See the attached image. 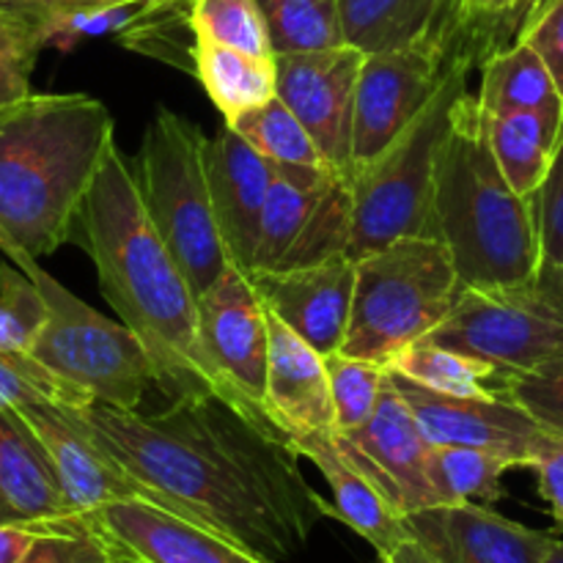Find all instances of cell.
I'll return each instance as SVG.
<instances>
[{"instance_id": "obj_38", "label": "cell", "mask_w": 563, "mask_h": 563, "mask_svg": "<svg viewBox=\"0 0 563 563\" xmlns=\"http://www.w3.org/2000/svg\"><path fill=\"white\" fill-rule=\"evenodd\" d=\"M31 401L82 407V401L31 352H0V410H20Z\"/></svg>"}, {"instance_id": "obj_19", "label": "cell", "mask_w": 563, "mask_h": 563, "mask_svg": "<svg viewBox=\"0 0 563 563\" xmlns=\"http://www.w3.org/2000/svg\"><path fill=\"white\" fill-rule=\"evenodd\" d=\"M207 174L214 220L229 247L231 264L251 273L262 209L275 176L273 163L240 132L223 126L207 141Z\"/></svg>"}, {"instance_id": "obj_8", "label": "cell", "mask_w": 563, "mask_h": 563, "mask_svg": "<svg viewBox=\"0 0 563 563\" xmlns=\"http://www.w3.org/2000/svg\"><path fill=\"white\" fill-rule=\"evenodd\" d=\"M14 262L42 291L47 306L31 355L47 366L82 405L102 401L119 410H137L148 385H154L152 361L126 324L113 322L60 286L38 258L14 256Z\"/></svg>"}, {"instance_id": "obj_18", "label": "cell", "mask_w": 563, "mask_h": 563, "mask_svg": "<svg viewBox=\"0 0 563 563\" xmlns=\"http://www.w3.org/2000/svg\"><path fill=\"white\" fill-rule=\"evenodd\" d=\"M269 313L322 355L341 352L355 297V258L335 256L286 273L251 275Z\"/></svg>"}, {"instance_id": "obj_31", "label": "cell", "mask_w": 563, "mask_h": 563, "mask_svg": "<svg viewBox=\"0 0 563 563\" xmlns=\"http://www.w3.org/2000/svg\"><path fill=\"white\" fill-rule=\"evenodd\" d=\"M526 0H451L445 16V47L471 66H482L495 49L515 42Z\"/></svg>"}, {"instance_id": "obj_50", "label": "cell", "mask_w": 563, "mask_h": 563, "mask_svg": "<svg viewBox=\"0 0 563 563\" xmlns=\"http://www.w3.org/2000/svg\"><path fill=\"white\" fill-rule=\"evenodd\" d=\"M377 563H390V561H388V559H385V555H379V561H377Z\"/></svg>"}, {"instance_id": "obj_36", "label": "cell", "mask_w": 563, "mask_h": 563, "mask_svg": "<svg viewBox=\"0 0 563 563\" xmlns=\"http://www.w3.org/2000/svg\"><path fill=\"white\" fill-rule=\"evenodd\" d=\"M44 317L38 286L14 262H0V352H31Z\"/></svg>"}, {"instance_id": "obj_42", "label": "cell", "mask_w": 563, "mask_h": 563, "mask_svg": "<svg viewBox=\"0 0 563 563\" xmlns=\"http://www.w3.org/2000/svg\"><path fill=\"white\" fill-rule=\"evenodd\" d=\"M537 214L544 258L563 267V124L559 143H555L553 165L537 196Z\"/></svg>"}, {"instance_id": "obj_40", "label": "cell", "mask_w": 563, "mask_h": 563, "mask_svg": "<svg viewBox=\"0 0 563 563\" xmlns=\"http://www.w3.org/2000/svg\"><path fill=\"white\" fill-rule=\"evenodd\" d=\"M113 544L97 528L80 522L44 531L22 563H113Z\"/></svg>"}, {"instance_id": "obj_16", "label": "cell", "mask_w": 563, "mask_h": 563, "mask_svg": "<svg viewBox=\"0 0 563 563\" xmlns=\"http://www.w3.org/2000/svg\"><path fill=\"white\" fill-rule=\"evenodd\" d=\"M407 533L434 563H544L555 537L482 504H440L405 517Z\"/></svg>"}, {"instance_id": "obj_17", "label": "cell", "mask_w": 563, "mask_h": 563, "mask_svg": "<svg viewBox=\"0 0 563 563\" xmlns=\"http://www.w3.org/2000/svg\"><path fill=\"white\" fill-rule=\"evenodd\" d=\"M119 553L141 563H267L231 539L152 500H119L88 520Z\"/></svg>"}, {"instance_id": "obj_28", "label": "cell", "mask_w": 563, "mask_h": 563, "mask_svg": "<svg viewBox=\"0 0 563 563\" xmlns=\"http://www.w3.org/2000/svg\"><path fill=\"white\" fill-rule=\"evenodd\" d=\"M515 462L471 445H432L429 478L440 504L493 506L504 498V473Z\"/></svg>"}, {"instance_id": "obj_7", "label": "cell", "mask_w": 563, "mask_h": 563, "mask_svg": "<svg viewBox=\"0 0 563 563\" xmlns=\"http://www.w3.org/2000/svg\"><path fill=\"white\" fill-rule=\"evenodd\" d=\"M207 141L201 126L157 108L137 154V187L154 229L198 297L231 267L209 192Z\"/></svg>"}, {"instance_id": "obj_51", "label": "cell", "mask_w": 563, "mask_h": 563, "mask_svg": "<svg viewBox=\"0 0 563 563\" xmlns=\"http://www.w3.org/2000/svg\"><path fill=\"white\" fill-rule=\"evenodd\" d=\"M555 531H561V533H563V526H555Z\"/></svg>"}, {"instance_id": "obj_2", "label": "cell", "mask_w": 563, "mask_h": 563, "mask_svg": "<svg viewBox=\"0 0 563 563\" xmlns=\"http://www.w3.org/2000/svg\"><path fill=\"white\" fill-rule=\"evenodd\" d=\"M77 231L97 267L104 300L146 350L159 394L170 401L218 396L275 427L273 418L251 405L209 361L198 328V295L154 229L137 176L115 143L88 187Z\"/></svg>"}, {"instance_id": "obj_22", "label": "cell", "mask_w": 563, "mask_h": 563, "mask_svg": "<svg viewBox=\"0 0 563 563\" xmlns=\"http://www.w3.org/2000/svg\"><path fill=\"white\" fill-rule=\"evenodd\" d=\"M289 443L300 454V460L311 462L330 484L335 520L361 533L377 550V555H388L396 544L410 537L405 517L346 460L344 451L335 443V432L289 434Z\"/></svg>"}, {"instance_id": "obj_6", "label": "cell", "mask_w": 563, "mask_h": 563, "mask_svg": "<svg viewBox=\"0 0 563 563\" xmlns=\"http://www.w3.org/2000/svg\"><path fill=\"white\" fill-rule=\"evenodd\" d=\"M471 69L473 66L465 58L449 55V69L438 97L374 163L350 179V258H361L405 236L434 240L440 152L449 137L456 102L467 93Z\"/></svg>"}, {"instance_id": "obj_23", "label": "cell", "mask_w": 563, "mask_h": 563, "mask_svg": "<svg viewBox=\"0 0 563 563\" xmlns=\"http://www.w3.org/2000/svg\"><path fill=\"white\" fill-rule=\"evenodd\" d=\"M449 3L451 0H339L346 44L366 55L432 42L445 47Z\"/></svg>"}, {"instance_id": "obj_13", "label": "cell", "mask_w": 563, "mask_h": 563, "mask_svg": "<svg viewBox=\"0 0 563 563\" xmlns=\"http://www.w3.org/2000/svg\"><path fill=\"white\" fill-rule=\"evenodd\" d=\"M198 328L218 372L251 405L267 412L269 313L251 275L231 264L198 297Z\"/></svg>"}, {"instance_id": "obj_27", "label": "cell", "mask_w": 563, "mask_h": 563, "mask_svg": "<svg viewBox=\"0 0 563 563\" xmlns=\"http://www.w3.org/2000/svg\"><path fill=\"white\" fill-rule=\"evenodd\" d=\"M487 115V135L500 170L520 196L537 198L553 165L563 119L531 110Z\"/></svg>"}, {"instance_id": "obj_25", "label": "cell", "mask_w": 563, "mask_h": 563, "mask_svg": "<svg viewBox=\"0 0 563 563\" xmlns=\"http://www.w3.org/2000/svg\"><path fill=\"white\" fill-rule=\"evenodd\" d=\"M476 99L484 113L531 110L563 119V93L553 71L548 69L542 55L520 38L495 49L484 60Z\"/></svg>"}, {"instance_id": "obj_24", "label": "cell", "mask_w": 563, "mask_h": 563, "mask_svg": "<svg viewBox=\"0 0 563 563\" xmlns=\"http://www.w3.org/2000/svg\"><path fill=\"white\" fill-rule=\"evenodd\" d=\"M273 168L275 176L262 209L256 253H253V264L247 275L280 273L284 269L286 256L295 247L302 223L311 214L319 192L333 176H339L330 168H308V165L273 163Z\"/></svg>"}, {"instance_id": "obj_43", "label": "cell", "mask_w": 563, "mask_h": 563, "mask_svg": "<svg viewBox=\"0 0 563 563\" xmlns=\"http://www.w3.org/2000/svg\"><path fill=\"white\" fill-rule=\"evenodd\" d=\"M531 471L537 473L539 493L548 500L555 526H563V438L550 440L548 449L533 460Z\"/></svg>"}, {"instance_id": "obj_15", "label": "cell", "mask_w": 563, "mask_h": 563, "mask_svg": "<svg viewBox=\"0 0 563 563\" xmlns=\"http://www.w3.org/2000/svg\"><path fill=\"white\" fill-rule=\"evenodd\" d=\"M20 412L47 449L66 500L80 520L88 522L99 509L119 500L154 504V495L86 432L69 405L31 401Z\"/></svg>"}, {"instance_id": "obj_20", "label": "cell", "mask_w": 563, "mask_h": 563, "mask_svg": "<svg viewBox=\"0 0 563 563\" xmlns=\"http://www.w3.org/2000/svg\"><path fill=\"white\" fill-rule=\"evenodd\" d=\"M47 449L20 410H0V526H80ZM88 526V522H86Z\"/></svg>"}, {"instance_id": "obj_9", "label": "cell", "mask_w": 563, "mask_h": 563, "mask_svg": "<svg viewBox=\"0 0 563 563\" xmlns=\"http://www.w3.org/2000/svg\"><path fill=\"white\" fill-rule=\"evenodd\" d=\"M423 341L489 363L504 377L561 361L563 267L544 258L520 284L462 289L454 311Z\"/></svg>"}, {"instance_id": "obj_3", "label": "cell", "mask_w": 563, "mask_h": 563, "mask_svg": "<svg viewBox=\"0 0 563 563\" xmlns=\"http://www.w3.org/2000/svg\"><path fill=\"white\" fill-rule=\"evenodd\" d=\"M88 93H31L0 110V253L42 258L75 240L86 192L113 146Z\"/></svg>"}, {"instance_id": "obj_37", "label": "cell", "mask_w": 563, "mask_h": 563, "mask_svg": "<svg viewBox=\"0 0 563 563\" xmlns=\"http://www.w3.org/2000/svg\"><path fill=\"white\" fill-rule=\"evenodd\" d=\"M38 25L0 3V110L31 97V75L42 49Z\"/></svg>"}, {"instance_id": "obj_33", "label": "cell", "mask_w": 563, "mask_h": 563, "mask_svg": "<svg viewBox=\"0 0 563 563\" xmlns=\"http://www.w3.org/2000/svg\"><path fill=\"white\" fill-rule=\"evenodd\" d=\"M231 130L240 132L258 154L280 165H308V168H330L324 154L319 152L311 132L302 126L295 110L280 97L269 99L262 108H253L231 121ZM333 170V168H330Z\"/></svg>"}, {"instance_id": "obj_47", "label": "cell", "mask_w": 563, "mask_h": 563, "mask_svg": "<svg viewBox=\"0 0 563 563\" xmlns=\"http://www.w3.org/2000/svg\"><path fill=\"white\" fill-rule=\"evenodd\" d=\"M544 563H563V542L561 539H555L553 548H550L548 559H544Z\"/></svg>"}, {"instance_id": "obj_10", "label": "cell", "mask_w": 563, "mask_h": 563, "mask_svg": "<svg viewBox=\"0 0 563 563\" xmlns=\"http://www.w3.org/2000/svg\"><path fill=\"white\" fill-rule=\"evenodd\" d=\"M445 69L449 49L434 42L363 58L352 121V176L374 163L429 108Z\"/></svg>"}, {"instance_id": "obj_11", "label": "cell", "mask_w": 563, "mask_h": 563, "mask_svg": "<svg viewBox=\"0 0 563 563\" xmlns=\"http://www.w3.org/2000/svg\"><path fill=\"white\" fill-rule=\"evenodd\" d=\"M388 374L432 445H471L495 451L515 467H531L550 440L559 438L506 396L440 394L396 368H388Z\"/></svg>"}, {"instance_id": "obj_1", "label": "cell", "mask_w": 563, "mask_h": 563, "mask_svg": "<svg viewBox=\"0 0 563 563\" xmlns=\"http://www.w3.org/2000/svg\"><path fill=\"white\" fill-rule=\"evenodd\" d=\"M71 410L154 504L262 561L295 559L319 522L335 520L333 504L302 476L289 438L218 396L176 399L154 416L102 401Z\"/></svg>"}, {"instance_id": "obj_29", "label": "cell", "mask_w": 563, "mask_h": 563, "mask_svg": "<svg viewBox=\"0 0 563 563\" xmlns=\"http://www.w3.org/2000/svg\"><path fill=\"white\" fill-rule=\"evenodd\" d=\"M273 55L322 53L344 47L339 0H258Z\"/></svg>"}, {"instance_id": "obj_21", "label": "cell", "mask_w": 563, "mask_h": 563, "mask_svg": "<svg viewBox=\"0 0 563 563\" xmlns=\"http://www.w3.org/2000/svg\"><path fill=\"white\" fill-rule=\"evenodd\" d=\"M267 412L286 438L300 432H335L324 355L275 313H269Z\"/></svg>"}, {"instance_id": "obj_45", "label": "cell", "mask_w": 563, "mask_h": 563, "mask_svg": "<svg viewBox=\"0 0 563 563\" xmlns=\"http://www.w3.org/2000/svg\"><path fill=\"white\" fill-rule=\"evenodd\" d=\"M44 531L49 528H33V526H0V563H22L33 544L38 542Z\"/></svg>"}, {"instance_id": "obj_44", "label": "cell", "mask_w": 563, "mask_h": 563, "mask_svg": "<svg viewBox=\"0 0 563 563\" xmlns=\"http://www.w3.org/2000/svg\"><path fill=\"white\" fill-rule=\"evenodd\" d=\"M0 3L20 11L22 16L33 20L36 25H42V22L71 14V11L93 9V5H104V3H119V0H0Z\"/></svg>"}, {"instance_id": "obj_14", "label": "cell", "mask_w": 563, "mask_h": 563, "mask_svg": "<svg viewBox=\"0 0 563 563\" xmlns=\"http://www.w3.org/2000/svg\"><path fill=\"white\" fill-rule=\"evenodd\" d=\"M366 53L357 47H335L322 53L278 55V97L295 110L330 168L352 176V121L355 88Z\"/></svg>"}, {"instance_id": "obj_35", "label": "cell", "mask_w": 563, "mask_h": 563, "mask_svg": "<svg viewBox=\"0 0 563 563\" xmlns=\"http://www.w3.org/2000/svg\"><path fill=\"white\" fill-rule=\"evenodd\" d=\"M330 394L335 407V432H352L374 416L388 383V366L350 357L344 352L324 355Z\"/></svg>"}, {"instance_id": "obj_48", "label": "cell", "mask_w": 563, "mask_h": 563, "mask_svg": "<svg viewBox=\"0 0 563 563\" xmlns=\"http://www.w3.org/2000/svg\"><path fill=\"white\" fill-rule=\"evenodd\" d=\"M113 563H141V561H135V559H132V555H124V553H119V550H115Z\"/></svg>"}, {"instance_id": "obj_41", "label": "cell", "mask_w": 563, "mask_h": 563, "mask_svg": "<svg viewBox=\"0 0 563 563\" xmlns=\"http://www.w3.org/2000/svg\"><path fill=\"white\" fill-rule=\"evenodd\" d=\"M515 38L542 55L563 93V0H537L522 16Z\"/></svg>"}, {"instance_id": "obj_26", "label": "cell", "mask_w": 563, "mask_h": 563, "mask_svg": "<svg viewBox=\"0 0 563 563\" xmlns=\"http://www.w3.org/2000/svg\"><path fill=\"white\" fill-rule=\"evenodd\" d=\"M192 75L223 113L225 124L278 97V60L275 55H253L225 44L196 42Z\"/></svg>"}, {"instance_id": "obj_4", "label": "cell", "mask_w": 563, "mask_h": 563, "mask_svg": "<svg viewBox=\"0 0 563 563\" xmlns=\"http://www.w3.org/2000/svg\"><path fill=\"white\" fill-rule=\"evenodd\" d=\"M434 240L451 253L465 289L528 280L544 262L537 198L509 185L476 93L456 102L434 187Z\"/></svg>"}, {"instance_id": "obj_5", "label": "cell", "mask_w": 563, "mask_h": 563, "mask_svg": "<svg viewBox=\"0 0 563 563\" xmlns=\"http://www.w3.org/2000/svg\"><path fill=\"white\" fill-rule=\"evenodd\" d=\"M462 280L449 247L405 236L355 258V297L341 352L390 366L454 311Z\"/></svg>"}, {"instance_id": "obj_34", "label": "cell", "mask_w": 563, "mask_h": 563, "mask_svg": "<svg viewBox=\"0 0 563 563\" xmlns=\"http://www.w3.org/2000/svg\"><path fill=\"white\" fill-rule=\"evenodd\" d=\"M190 31L196 42L273 55L258 0H190Z\"/></svg>"}, {"instance_id": "obj_12", "label": "cell", "mask_w": 563, "mask_h": 563, "mask_svg": "<svg viewBox=\"0 0 563 563\" xmlns=\"http://www.w3.org/2000/svg\"><path fill=\"white\" fill-rule=\"evenodd\" d=\"M335 443L401 517L440 506L429 478L432 443L390 383V374L374 416L352 432H335Z\"/></svg>"}, {"instance_id": "obj_39", "label": "cell", "mask_w": 563, "mask_h": 563, "mask_svg": "<svg viewBox=\"0 0 563 563\" xmlns=\"http://www.w3.org/2000/svg\"><path fill=\"white\" fill-rule=\"evenodd\" d=\"M504 396L531 412L548 432L563 438V357L537 372L509 374Z\"/></svg>"}, {"instance_id": "obj_49", "label": "cell", "mask_w": 563, "mask_h": 563, "mask_svg": "<svg viewBox=\"0 0 563 563\" xmlns=\"http://www.w3.org/2000/svg\"><path fill=\"white\" fill-rule=\"evenodd\" d=\"M533 3H537V0H526V3H522V9H520V20H517V27H520L522 16H526V11H528V9H531V5H533ZM515 36H517V33H515Z\"/></svg>"}, {"instance_id": "obj_46", "label": "cell", "mask_w": 563, "mask_h": 563, "mask_svg": "<svg viewBox=\"0 0 563 563\" xmlns=\"http://www.w3.org/2000/svg\"><path fill=\"white\" fill-rule=\"evenodd\" d=\"M385 559H388L390 563H434L432 555H429L427 550H423L412 537H407L405 542L396 544V548L390 550Z\"/></svg>"}, {"instance_id": "obj_30", "label": "cell", "mask_w": 563, "mask_h": 563, "mask_svg": "<svg viewBox=\"0 0 563 563\" xmlns=\"http://www.w3.org/2000/svg\"><path fill=\"white\" fill-rule=\"evenodd\" d=\"M388 368H396L423 388L454 396H504V374L489 363L476 361L445 346L418 344L407 346Z\"/></svg>"}, {"instance_id": "obj_32", "label": "cell", "mask_w": 563, "mask_h": 563, "mask_svg": "<svg viewBox=\"0 0 563 563\" xmlns=\"http://www.w3.org/2000/svg\"><path fill=\"white\" fill-rule=\"evenodd\" d=\"M352 242V187L344 176H333L319 192L311 214L302 223L284 269H302L335 256H350Z\"/></svg>"}]
</instances>
